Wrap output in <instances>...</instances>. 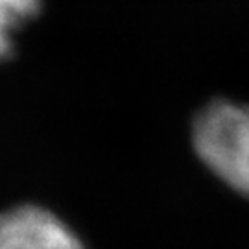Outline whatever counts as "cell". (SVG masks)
<instances>
[{
  "label": "cell",
  "mask_w": 249,
  "mask_h": 249,
  "mask_svg": "<svg viewBox=\"0 0 249 249\" xmlns=\"http://www.w3.org/2000/svg\"><path fill=\"white\" fill-rule=\"evenodd\" d=\"M41 9V0H0V61L13 52V36Z\"/></svg>",
  "instance_id": "cell-3"
},
{
  "label": "cell",
  "mask_w": 249,
  "mask_h": 249,
  "mask_svg": "<svg viewBox=\"0 0 249 249\" xmlns=\"http://www.w3.org/2000/svg\"><path fill=\"white\" fill-rule=\"evenodd\" d=\"M0 249H85L81 238L52 211L17 205L0 213Z\"/></svg>",
  "instance_id": "cell-2"
},
{
  "label": "cell",
  "mask_w": 249,
  "mask_h": 249,
  "mask_svg": "<svg viewBox=\"0 0 249 249\" xmlns=\"http://www.w3.org/2000/svg\"><path fill=\"white\" fill-rule=\"evenodd\" d=\"M197 157L216 178L249 197V106L213 102L192 125Z\"/></svg>",
  "instance_id": "cell-1"
}]
</instances>
